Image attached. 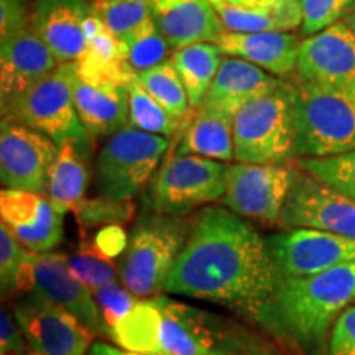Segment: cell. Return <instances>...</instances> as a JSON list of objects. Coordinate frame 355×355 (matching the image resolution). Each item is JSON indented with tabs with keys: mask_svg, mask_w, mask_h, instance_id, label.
I'll return each mask as SVG.
<instances>
[{
	"mask_svg": "<svg viewBox=\"0 0 355 355\" xmlns=\"http://www.w3.org/2000/svg\"><path fill=\"white\" fill-rule=\"evenodd\" d=\"M282 282L259 230L227 207L206 206L194 217L165 293L227 306L255 324Z\"/></svg>",
	"mask_w": 355,
	"mask_h": 355,
	"instance_id": "6da1fadb",
	"label": "cell"
},
{
	"mask_svg": "<svg viewBox=\"0 0 355 355\" xmlns=\"http://www.w3.org/2000/svg\"><path fill=\"white\" fill-rule=\"evenodd\" d=\"M355 303V261L283 279L255 324L301 355H326L332 327Z\"/></svg>",
	"mask_w": 355,
	"mask_h": 355,
	"instance_id": "7a4b0ae2",
	"label": "cell"
},
{
	"mask_svg": "<svg viewBox=\"0 0 355 355\" xmlns=\"http://www.w3.org/2000/svg\"><path fill=\"white\" fill-rule=\"evenodd\" d=\"M163 355H283L278 345L241 321L157 295Z\"/></svg>",
	"mask_w": 355,
	"mask_h": 355,
	"instance_id": "3957f363",
	"label": "cell"
},
{
	"mask_svg": "<svg viewBox=\"0 0 355 355\" xmlns=\"http://www.w3.org/2000/svg\"><path fill=\"white\" fill-rule=\"evenodd\" d=\"M295 81L279 79L234 115V153L241 163L282 165L295 155Z\"/></svg>",
	"mask_w": 355,
	"mask_h": 355,
	"instance_id": "277c9868",
	"label": "cell"
},
{
	"mask_svg": "<svg viewBox=\"0 0 355 355\" xmlns=\"http://www.w3.org/2000/svg\"><path fill=\"white\" fill-rule=\"evenodd\" d=\"M193 222L186 217L144 212L128 234L119 273L137 298L165 291L175 261L189 239Z\"/></svg>",
	"mask_w": 355,
	"mask_h": 355,
	"instance_id": "5b68a950",
	"label": "cell"
},
{
	"mask_svg": "<svg viewBox=\"0 0 355 355\" xmlns=\"http://www.w3.org/2000/svg\"><path fill=\"white\" fill-rule=\"evenodd\" d=\"M78 63H61L42 81L33 84L2 109V117L24 123L58 145L66 141L91 146L92 137L84 128L74 102Z\"/></svg>",
	"mask_w": 355,
	"mask_h": 355,
	"instance_id": "8992f818",
	"label": "cell"
},
{
	"mask_svg": "<svg viewBox=\"0 0 355 355\" xmlns=\"http://www.w3.org/2000/svg\"><path fill=\"white\" fill-rule=\"evenodd\" d=\"M296 158H327L355 150V96L296 83Z\"/></svg>",
	"mask_w": 355,
	"mask_h": 355,
	"instance_id": "52a82bcc",
	"label": "cell"
},
{
	"mask_svg": "<svg viewBox=\"0 0 355 355\" xmlns=\"http://www.w3.org/2000/svg\"><path fill=\"white\" fill-rule=\"evenodd\" d=\"M170 139L130 125L114 133L96 163V186L102 196L132 201L152 180Z\"/></svg>",
	"mask_w": 355,
	"mask_h": 355,
	"instance_id": "ba28073f",
	"label": "cell"
},
{
	"mask_svg": "<svg viewBox=\"0 0 355 355\" xmlns=\"http://www.w3.org/2000/svg\"><path fill=\"white\" fill-rule=\"evenodd\" d=\"M227 166L196 155H173L153 178L145 196L150 212L184 217L225 194Z\"/></svg>",
	"mask_w": 355,
	"mask_h": 355,
	"instance_id": "9c48e42d",
	"label": "cell"
},
{
	"mask_svg": "<svg viewBox=\"0 0 355 355\" xmlns=\"http://www.w3.org/2000/svg\"><path fill=\"white\" fill-rule=\"evenodd\" d=\"M78 63L74 102L92 139L112 137L128 125V84L137 73L125 61L109 64Z\"/></svg>",
	"mask_w": 355,
	"mask_h": 355,
	"instance_id": "30bf717a",
	"label": "cell"
},
{
	"mask_svg": "<svg viewBox=\"0 0 355 355\" xmlns=\"http://www.w3.org/2000/svg\"><path fill=\"white\" fill-rule=\"evenodd\" d=\"M298 165L234 163L225 173L224 206L243 219L277 224L290 193Z\"/></svg>",
	"mask_w": 355,
	"mask_h": 355,
	"instance_id": "8fae6325",
	"label": "cell"
},
{
	"mask_svg": "<svg viewBox=\"0 0 355 355\" xmlns=\"http://www.w3.org/2000/svg\"><path fill=\"white\" fill-rule=\"evenodd\" d=\"M19 291L35 293L53 301L78 318L96 337L109 339L94 295L71 272L68 255L56 252L35 254L26 250Z\"/></svg>",
	"mask_w": 355,
	"mask_h": 355,
	"instance_id": "7c38bea8",
	"label": "cell"
},
{
	"mask_svg": "<svg viewBox=\"0 0 355 355\" xmlns=\"http://www.w3.org/2000/svg\"><path fill=\"white\" fill-rule=\"evenodd\" d=\"M279 224L355 239V201L298 166Z\"/></svg>",
	"mask_w": 355,
	"mask_h": 355,
	"instance_id": "4fadbf2b",
	"label": "cell"
},
{
	"mask_svg": "<svg viewBox=\"0 0 355 355\" xmlns=\"http://www.w3.org/2000/svg\"><path fill=\"white\" fill-rule=\"evenodd\" d=\"M13 318L26 343L43 355H87L94 334L69 311L28 293L13 306Z\"/></svg>",
	"mask_w": 355,
	"mask_h": 355,
	"instance_id": "5bb4252c",
	"label": "cell"
},
{
	"mask_svg": "<svg viewBox=\"0 0 355 355\" xmlns=\"http://www.w3.org/2000/svg\"><path fill=\"white\" fill-rule=\"evenodd\" d=\"M283 279L304 278L355 261V239L316 229H290L266 239Z\"/></svg>",
	"mask_w": 355,
	"mask_h": 355,
	"instance_id": "9a60e30c",
	"label": "cell"
},
{
	"mask_svg": "<svg viewBox=\"0 0 355 355\" xmlns=\"http://www.w3.org/2000/svg\"><path fill=\"white\" fill-rule=\"evenodd\" d=\"M295 81L355 96V35L343 21L301 42Z\"/></svg>",
	"mask_w": 355,
	"mask_h": 355,
	"instance_id": "2e32d148",
	"label": "cell"
},
{
	"mask_svg": "<svg viewBox=\"0 0 355 355\" xmlns=\"http://www.w3.org/2000/svg\"><path fill=\"white\" fill-rule=\"evenodd\" d=\"M60 145L24 123L2 117L0 180L6 188L46 194L48 176Z\"/></svg>",
	"mask_w": 355,
	"mask_h": 355,
	"instance_id": "e0dca14e",
	"label": "cell"
},
{
	"mask_svg": "<svg viewBox=\"0 0 355 355\" xmlns=\"http://www.w3.org/2000/svg\"><path fill=\"white\" fill-rule=\"evenodd\" d=\"M0 217L17 241L35 254L51 252L63 241L64 214L44 194L3 188Z\"/></svg>",
	"mask_w": 355,
	"mask_h": 355,
	"instance_id": "ac0fdd59",
	"label": "cell"
},
{
	"mask_svg": "<svg viewBox=\"0 0 355 355\" xmlns=\"http://www.w3.org/2000/svg\"><path fill=\"white\" fill-rule=\"evenodd\" d=\"M91 0H35L33 30L60 63L78 61L87 46Z\"/></svg>",
	"mask_w": 355,
	"mask_h": 355,
	"instance_id": "d6986e66",
	"label": "cell"
},
{
	"mask_svg": "<svg viewBox=\"0 0 355 355\" xmlns=\"http://www.w3.org/2000/svg\"><path fill=\"white\" fill-rule=\"evenodd\" d=\"M58 58L35 30L0 40V104L2 109L21 92L42 81Z\"/></svg>",
	"mask_w": 355,
	"mask_h": 355,
	"instance_id": "ffe728a7",
	"label": "cell"
},
{
	"mask_svg": "<svg viewBox=\"0 0 355 355\" xmlns=\"http://www.w3.org/2000/svg\"><path fill=\"white\" fill-rule=\"evenodd\" d=\"M224 55L241 58L273 76L286 79L296 73L300 37L291 32H225L216 42Z\"/></svg>",
	"mask_w": 355,
	"mask_h": 355,
	"instance_id": "44dd1931",
	"label": "cell"
},
{
	"mask_svg": "<svg viewBox=\"0 0 355 355\" xmlns=\"http://www.w3.org/2000/svg\"><path fill=\"white\" fill-rule=\"evenodd\" d=\"M153 19L173 51L196 43H216L227 32L211 0H181L153 7Z\"/></svg>",
	"mask_w": 355,
	"mask_h": 355,
	"instance_id": "7402d4cb",
	"label": "cell"
},
{
	"mask_svg": "<svg viewBox=\"0 0 355 355\" xmlns=\"http://www.w3.org/2000/svg\"><path fill=\"white\" fill-rule=\"evenodd\" d=\"M279 79L241 58L224 56L202 105L235 115L242 105L273 87Z\"/></svg>",
	"mask_w": 355,
	"mask_h": 355,
	"instance_id": "603a6c76",
	"label": "cell"
},
{
	"mask_svg": "<svg viewBox=\"0 0 355 355\" xmlns=\"http://www.w3.org/2000/svg\"><path fill=\"white\" fill-rule=\"evenodd\" d=\"M176 155H196L217 162L235 159L234 115L207 105L194 109L188 127L178 141Z\"/></svg>",
	"mask_w": 355,
	"mask_h": 355,
	"instance_id": "cb8c5ba5",
	"label": "cell"
},
{
	"mask_svg": "<svg viewBox=\"0 0 355 355\" xmlns=\"http://www.w3.org/2000/svg\"><path fill=\"white\" fill-rule=\"evenodd\" d=\"M87 183V148L74 141L61 144L48 176L44 196L61 214H68L84 199Z\"/></svg>",
	"mask_w": 355,
	"mask_h": 355,
	"instance_id": "d4e9b609",
	"label": "cell"
},
{
	"mask_svg": "<svg viewBox=\"0 0 355 355\" xmlns=\"http://www.w3.org/2000/svg\"><path fill=\"white\" fill-rule=\"evenodd\" d=\"M214 7L229 32H291L301 28L303 24L300 0L279 2L278 6L265 8L242 7L229 2H217Z\"/></svg>",
	"mask_w": 355,
	"mask_h": 355,
	"instance_id": "484cf974",
	"label": "cell"
},
{
	"mask_svg": "<svg viewBox=\"0 0 355 355\" xmlns=\"http://www.w3.org/2000/svg\"><path fill=\"white\" fill-rule=\"evenodd\" d=\"M170 61L184 84L191 107H201L224 61V51L217 43H196L173 51Z\"/></svg>",
	"mask_w": 355,
	"mask_h": 355,
	"instance_id": "4316f807",
	"label": "cell"
},
{
	"mask_svg": "<svg viewBox=\"0 0 355 355\" xmlns=\"http://www.w3.org/2000/svg\"><path fill=\"white\" fill-rule=\"evenodd\" d=\"M110 340L121 349L144 355H163L162 313L155 298H141L110 331Z\"/></svg>",
	"mask_w": 355,
	"mask_h": 355,
	"instance_id": "83f0119b",
	"label": "cell"
},
{
	"mask_svg": "<svg viewBox=\"0 0 355 355\" xmlns=\"http://www.w3.org/2000/svg\"><path fill=\"white\" fill-rule=\"evenodd\" d=\"M189 121H181V119L175 117L170 110L163 107L141 86L137 76L128 84V125L130 127L171 139L180 130H184Z\"/></svg>",
	"mask_w": 355,
	"mask_h": 355,
	"instance_id": "f1b7e54d",
	"label": "cell"
},
{
	"mask_svg": "<svg viewBox=\"0 0 355 355\" xmlns=\"http://www.w3.org/2000/svg\"><path fill=\"white\" fill-rule=\"evenodd\" d=\"M137 78L141 86L175 117L181 121H189L193 117L194 109L191 107L188 92L170 58L153 68L137 73Z\"/></svg>",
	"mask_w": 355,
	"mask_h": 355,
	"instance_id": "f546056e",
	"label": "cell"
},
{
	"mask_svg": "<svg viewBox=\"0 0 355 355\" xmlns=\"http://www.w3.org/2000/svg\"><path fill=\"white\" fill-rule=\"evenodd\" d=\"M123 60L135 73L150 69L168 60L170 44L155 24L153 17L137 26L122 40Z\"/></svg>",
	"mask_w": 355,
	"mask_h": 355,
	"instance_id": "4dcf8cb0",
	"label": "cell"
},
{
	"mask_svg": "<svg viewBox=\"0 0 355 355\" xmlns=\"http://www.w3.org/2000/svg\"><path fill=\"white\" fill-rule=\"evenodd\" d=\"M99 20L122 40L150 17H153L152 0H92Z\"/></svg>",
	"mask_w": 355,
	"mask_h": 355,
	"instance_id": "1f68e13d",
	"label": "cell"
},
{
	"mask_svg": "<svg viewBox=\"0 0 355 355\" xmlns=\"http://www.w3.org/2000/svg\"><path fill=\"white\" fill-rule=\"evenodd\" d=\"M296 165L355 201V150L327 158H298Z\"/></svg>",
	"mask_w": 355,
	"mask_h": 355,
	"instance_id": "d6a6232c",
	"label": "cell"
},
{
	"mask_svg": "<svg viewBox=\"0 0 355 355\" xmlns=\"http://www.w3.org/2000/svg\"><path fill=\"white\" fill-rule=\"evenodd\" d=\"M73 212L83 229H102L107 225H122L132 220L135 206L132 201H115L105 196L96 199L84 198Z\"/></svg>",
	"mask_w": 355,
	"mask_h": 355,
	"instance_id": "836d02e7",
	"label": "cell"
},
{
	"mask_svg": "<svg viewBox=\"0 0 355 355\" xmlns=\"http://www.w3.org/2000/svg\"><path fill=\"white\" fill-rule=\"evenodd\" d=\"M68 263L74 277L91 291L107 285V283L117 282V278L121 277L114 261L99 254L92 247V243H86L78 248L73 255L68 257Z\"/></svg>",
	"mask_w": 355,
	"mask_h": 355,
	"instance_id": "e575fe53",
	"label": "cell"
},
{
	"mask_svg": "<svg viewBox=\"0 0 355 355\" xmlns=\"http://www.w3.org/2000/svg\"><path fill=\"white\" fill-rule=\"evenodd\" d=\"M303 24L300 37H313L336 25L354 7L355 0H300Z\"/></svg>",
	"mask_w": 355,
	"mask_h": 355,
	"instance_id": "d590c367",
	"label": "cell"
},
{
	"mask_svg": "<svg viewBox=\"0 0 355 355\" xmlns=\"http://www.w3.org/2000/svg\"><path fill=\"white\" fill-rule=\"evenodd\" d=\"M92 295L110 339V331L127 316L139 298L122 282L107 283L92 291Z\"/></svg>",
	"mask_w": 355,
	"mask_h": 355,
	"instance_id": "8d00e7d4",
	"label": "cell"
},
{
	"mask_svg": "<svg viewBox=\"0 0 355 355\" xmlns=\"http://www.w3.org/2000/svg\"><path fill=\"white\" fill-rule=\"evenodd\" d=\"M25 257L26 248L17 241L15 235L2 222L0 225V288H2L3 298L19 291V279L24 270Z\"/></svg>",
	"mask_w": 355,
	"mask_h": 355,
	"instance_id": "74e56055",
	"label": "cell"
},
{
	"mask_svg": "<svg viewBox=\"0 0 355 355\" xmlns=\"http://www.w3.org/2000/svg\"><path fill=\"white\" fill-rule=\"evenodd\" d=\"M33 0H0V40L33 28Z\"/></svg>",
	"mask_w": 355,
	"mask_h": 355,
	"instance_id": "f35d334b",
	"label": "cell"
},
{
	"mask_svg": "<svg viewBox=\"0 0 355 355\" xmlns=\"http://www.w3.org/2000/svg\"><path fill=\"white\" fill-rule=\"evenodd\" d=\"M326 355H355V304L345 309L336 321Z\"/></svg>",
	"mask_w": 355,
	"mask_h": 355,
	"instance_id": "ab89813d",
	"label": "cell"
},
{
	"mask_svg": "<svg viewBox=\"0 0 355 355\" xmlns=\"http://www.w3.org/2000/svg\"><path fill=\"white\" fill-rule=\"evenodd\" d=\"M25 336L6 308L0 313V355H26Z\"/></svg>",
	"mask_w": 355,
	"mask_h": 355,
	"instance_id": "60d3db41",
	"label": "cell"
},
{
	"mask_svg": "<svg viewBox=\"0 0 355 355\" xmlns=\"http://www.w3.org/2000/svg\"><path fill=\"white\" fill-rule=\"evenodd\" d=\"M127 243L128 235L125 234L122 225H107V227L99 229V232L96 234L94 241H92V247L99 254L112 260L123 255Z\"/></svg>",
	"mask_w": 355,
	"mask_h": 355,
	"instance_id": "b9f144b4",
	"label": "cell"
},
{
	"mask_svg": "<svg viewBox=\"0 0 355 355\" xmlns=\"http://www.w3.org/2000/svg\"><path fill=\"white\" fill-rule=\"evenodd\" d=\"M87 355H144V354H137V352H130V350H125V349L114 347V345L99 340V343H94L91 345Z\"/></svg>",
	"mask_w": 355,
	"mask_h": 355,
	"instance_id": "7bdbcfd3",
	"label": "cell"
},
{
	"mask_svg": "<svg viewBox=\"0 0 355 355\" xmlns=\"http://www.w3.org/2000/svg\"><path fill=\"white\" fill-rule=\"evenodd\" d=\"M340 21H343V24L347 26L350 32L355 35V3H354V7L350 8L347 13H345V17Z\"/></svg>",
	"mask_w": 355,
	"mask_h": 355,
	"instance_id": "ee69618b",
	"label": "cell"
},
{
	"mask_svg": "<svg viewBox=\"0 0 355 355\" xmlns=\"http://www.w3.org/2000/svg\"><path fill=\"white\" fill-rule=\"evenodd\" d=\"M181 2V0H152L153 7H165V6H173V3Z\"/></svg>",
	"mask_w": 355,
	"mask_h": 355,
	"instance_id": "f6af8a7d",
	"label": "cell"
},
{
	"mask_svg": "<svg viewBox=\"0 0 355 355\" xmlns=\"http://www.w3.org/2000/svg\"><path fill=\"white\" fill-rule=\"evenodd\" d=\"M26 355H43V354H40V352H37V350H33V352H28Z\"/></svg>",
	"mask_w": 355,
	"mask_h": 355,
	"instance_id": "bcb514c9",
	"label": "cell"
}]
</instances>
